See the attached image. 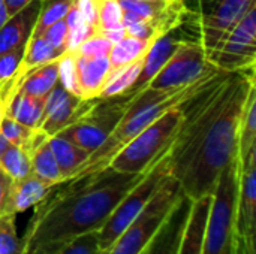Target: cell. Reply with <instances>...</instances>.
<instances>
[{
	"label": "cell",
	"instance_id": "cell-27",
	"mask_svg": "<svg viewBox=\"0 0 256 254\" xmlns=\"http://www.w3.org/2000/svg\"><path fill=\"white\" fill-rule=\"evenodd\" d=\"M64 21L68 24V43H66V51L74 52L84 40L96 34V27L88 24L78 9L75 7V1L70 6L69 12L64 16Z\"/></svg>",
	"mask_w": 256,
	"mask_h": 254
},
{
	"label": "cell",
	"instance_id": "cell-1",
	"mask_svg": "<svg viewBox=\"0 0 256 254\" xmlns=\"http://www.w3.org/2000/svg\"><path fill=\"white\" fill-rule=\"evenodd\" d=\"M255 67L219 72L182 103L183 118L168 151V168L190 201L213 195L222 171L238 156L242 120L256 90Z\"/></svg>",
	"mask_w": 256,
	"mask_h": 254
},
{
	"label": "cell",
	"instance_id": "cell-43",
	"mask_svg": "<svg viewBox=\"0 0 256 254\" xmlns=\"http://www.w3.org/2000/svg\"><path fill=\"white\" fill-rule=\"evenodd\" d=\"M6 84V82H4ZM4 84L0 87V120H2V117H3V114H4Z\"/></svg>",
	"mask_w": 256,
	"mask_h": 254
},
{
	"label": "cell",
	"instance_id": "cell-2",
	"mask_svg": "<svg viewBox=\"0 0 256 254\" xmlns=\"http://www.w3.org/2000/svg\"><path fill=\"white\" fill-rule=\"evenodd\" d=\"M144 174L106 166L54 186L34 207L22 237V254H50L81 235L99 232Z\"/></svg>",
	"mask_w": 256,
	"mask_h": 254
},
{
	"label": "cell",
	"instance_id": "cell-45",
	"mask_svg": "<svg viewBox=\"0 0 256 254\" xmlns=\"http://www.w3.org/2000/svg\"><path fill=\"white\" fill-rule=\"evenodd\" d=\"M148 1H158V3H170L171 0H148Z\"/></svg>",
	"mask_w": 256,
	"mask_h": 254
},
{
	"label": "cell",
	"instance_id": "cell-35",
	"mask_svg": "<svg viewBox=\"0 0 256 254\" xmlns=\"http://www.w3.org/2000/svg\"><path fill=\"white\" fill-rule=\"evenodd\" d=\"M27 43L20 45L16 48H12L6 52L0 54V84L8 82L9 79L14 78V75L16 73L21 60L24 57V51H26Z\"/></svg>",
	"mask_w": 256,
	"mask_h": 254
},
{
	"label": "cell",
	"instance_id": "cell-38",
	"mask_svg": "<svg viewBox=\"0 0 256 254\" xmlns=\"http://www.w3.org/2000/svg\"><path fill=\"white\" fill-rule=\"evenodd\" d=\"M75 7L78 9L81 16L88 24L96 27V31H98V6H96V0H75Z\"/></svg>",
	"mask_w": 256,
	"mask_h": 254
},
{
	"label": "cell",
	"instance_id": "cell-23",
	"mask_svg": "<svg viewBox=\"0 0 256 254\" xmlns=\"http://www.w3.org/2000/svg\"><path fill=\"white\" fill-rule=\"evenodd\" d=\"M50 147L54 153V157L57 160V165L62 171L63 180H69L74 177V174L78 171V168L87 160L90 156L88 151L82 150L72 141L63 138V136H51L50 139Z\"/></svg>",
	"mask_w": 256,
	"mask_h": 254
},
{
	"label": "cell",
	"instance_id": "cell-12",
	"mask_svg": "<svg viewBox=\"0 0 256 254\" xmlns=\"http://www.w3.org/2000/svg\"><path fill=\"white\" fill-rule=\"evenodd\" d=\"M256 145L238 157V192L236 208L237 253L255 254Z\"/></svg>",
	"mask_w": 256,
	"mask_h": 254
},
{
	"label": "cell",
	"instance_id": "cell-8",
	"mask_svg": "<svg viewBox=\"0 0 256 254\" xmlns=\"http://www.w3.org/2000/svg\"><path fill=\"white\" fill-rule=\"evenodd\" d=\"M168 151L164 156H160L147 169L144 177L124 195V198L118 202L111 216L106 219L105 225L98 232L100 254H105L110 250L112 243L138 217V214L144 210L147 202L152 199L154 192L162 184V181L170 175Z\"/></svg>",
	"mask_w": 256,
	"mask_h": 254
},
{
	"label": "cell",
	"instance_id": "cell-26",
	"mask_svg": "<svg viewBox=\"0 0 256 254\" xmlns=\"http://www.w3.org/2000/svg\"><path fill=\"white\" fill-rule=\"evenodd\" d=\"M0 166L14 181L21 180L32 174L30 151L22 147L9 144L4 153L0 156Z\"/></svg>",
	"mask_w": 256,
	"mask_h": 254
},
{
	"label": "cell",
	"instance_id": "cell-11",
	"mask_svg": "<svg viewBox=\"0 0 256 254\" xmlns=\"http://www.w3.org/2000/svg\"><path fill=\"white\" fill-rule=\"evenodd\" d=\"M208 61L220 72H237L256 66V4L248 9L208 54Z\"/></svg>",
	"mask_w": 256,
	"mask_h": 254
},
{
	"label": "cell",
	"instance_id": "cell-31",
	"mask_svg": "<svg viewBox=\"0 0 256 254\" xmlns=\"http://www.w3.org/2000/svg\"><path fill=\"white\" fill-rule=\"evenodd\" d=\"M22 238L18 237L15 228V216H0V254H22Z\"/></svg>",
	"mask_w": 256,
	"mask_h": 254
},
{
	"label": "cell",
	"instance_id": "cell-5",
	"mask_svg": "<svg viewBox=\"0 0 256 254\" xmlns=\"http://www.w3.org/2000/svg\"><path fill=\"white\" fill-rule=\"evenodd\" d=\"M183 118L182 103L168 109L135 138H132L110 162L108 166L124 174H144L164 156L178 130Z\"/></svg>",
	"mask_w": 256,
	"mask_h": 254
},
{
	"label": "cell",
	"instance_id": "cell-33",
	"mask_svg": "<svg viewBox=\"0 0 256 254\" xmlns=\"http://www.w3.org/2000/svg\"><path fill=\"white\" fill-rule=\"evenodd\" d=\"M58 84L64 87L72 94L81 97L80 87L76 81V67H75V57L74 52L66 51L58 58Z\"/></svg>",
	"mask_w": 256,
	"mask_h": 254
},
{
	"label": "cell",
	"instance_id": "cell-13",
	"mask_svg": "<svg viewBox=\"0 0 256 254\" xmlns=\"http://www.w3.org/2000/svg\"><path fill=\"white\" fill-rule=\"evenodd\" d=\"M94 100L96 99L78 97L57 82L45 97L39 130L48 138L56 136L78 118H81L93 106Z\"/></svg>",
	"mask_w": 256,
	"mask_h": 254
},
{
	"label": "cell",
	"instance_id": "cell-6",
	"mask_svg": "<svg viewBox=\"0 0 256 254\" xmlns=\"http://www.w3.org/2000/svg\"><path fill=\"white\" fill-rule=\"evenodd\" d=\"M182 196L178 181L170 174L138 217L122 232L105 254H142Z\"/></svg>",
	"mask_w": 256,
	"mask_h": 254
},
{
	"label": "cell",
	"instance_id": "cell-15",
	"mask_svg": "<svg viewBox=\"0 0 256 254\" xmlns=\"http://www.w3.org/2000/svg\"><path fill=\"white\" fill-rule=\"evenodd\" d=\"M192 201L184 195L177 201L156 235L152 238L142 254H177L178 246L186 229Z\"/></svg>",
	"mask_w": 256,
	"mask_h": 254
},
{
	"label": "cell",
	"instance_id": "cell-44",
	"mask_svg": "<svg viewBox=\"0 0 256 254\" xmlns=\"http://www.w3.org/2000/svg\"><path fill=\"white\" fill-rule=\"evenodd\" d=\"M8 147H9V142L6 141V138H4V136L2 135V132H0V156L4 153V150H6Z\"/></svg>",
	"mask_w": 256,
	"mask_h": 254
},
{
	"label": "cell",
	"instance_id": "cell-17",
	"mask_svg": "<svg viewBox=\"0 0 256 254\" xmlns=\"http://www.w3.org/2000/svg\"><path fill=\"white\" fill-rule=\"evenodd\" d=\"M40 4L42 0L28 3L16 13L10 15L0 27V54L28 42L40 10Z\"/></svg>",
	"mask_w": 256,
	"mask_h": 254
},
{
	"label": "cell",
	"instance_id": "cell-14",
	"mask_svg": "<svg viewBox=\"0 0 256 254\" xmlns=\"http://www.w3.org/2000/svg\"><path fill=\"white\" fill-rule=\"evenodd\" d=\"M182 28H183V22L180 25H177L176 28L170 30L168 33L159 36L156 40H153V43L150 45L147 54L144 55L140 75H138L136 81L134 82V85L130 87V90L128 91V96H134L138 91H141L142 88H146V85L152 81V78L170 60V57L174 54V51L178 48V45L184 39L192 37V36L186 37L184 33H182Z\"/></svg>",
	"mask_w": 256,
	"mask_h": 254
},
{
	"label": "cell",
	"instance_id": "cell-19",
	"mask_svg": "<svg viewBox=\"0 0 256 254\" xmlns=\"http://www.w3.org/2000/svg\"><path fill=\"white\" fill-rule=\"evenodd\" d=\"M212 205V195L192 201L186 229L183 232L177 254H201L202 237Z\"/></svg>",
	"mask_w": 256,
	"mask_h": 254
},
{
	"label": "cell",
	"instance_id": "cell-25",
	"mask_svg": "<svg viewBox=\"0 0 256 254\" xmlns=\"http://www.w3.org/2000/svg\"><path fill=\"white\" fill-rule=\"evenodd\" d=\"M152 43H153L152 40L136 39L132 36H124L117 43H112V46L108 52L111 70H116L118 67H123V66L138 60V58H142L147 54Z\"/></svg>",
	"mask_w": 256,
	"mask_h": 254
},
{
	"label": "cell",
	"instance_id": "cell-4",
	"mask_svg": "<svg viewBox=\"0 0 256 254\" xmlns=\"http://www.w3.org/2000/svg\"><path fill=\"white\" fill-rule=\"evenodd\" d=\"M238 192V156L222 171L212 195L201 254H237L236 208Z\"/></svg>",
	"mask_w": 256,
	"mask_h": 254
},
{
	"label": "cell",
	"instance_id": "cell-46",
	"mask_svg": "<svg viewBox=\"0 0 256 254\" xmlns=\"http://www.w3.org/2000/svg\"><path fill=\"white\" fill-rule=\"evenodd\" d=\"M3 84H4V82H3ZM3 84H0V87H2V85H3Z\"/></svg>",
	"mask_w": 256,
	"mask_h": 254
},
{
	"label": "cell",
	"instance_id": "cell-42",
	"mask_svg": "<svg viewBox=\"0 0 256 254\" xmlns=\"http://www.w3.org/2000/svg\"><path fill=\"white\" fill-rule=\"evenodd\" d=\"M9 16L10 15H9V10H8V6H6L4 0H0V27L8 21Z\"/></svg>",
	"mask_w": 256,
	"mask_h": 254
},
{
	"label": "cell",
	"instance_id": "cell-20",
	"mask_svg": "<svg viewBox=\"0 0 256 254\" xmlns=\"http://www.w3.org/2000/svg\"><path fill=\"white\" fill-rule=\"evenodd\" d=\"M50 138L44 135L39 129L36 138L30 147V162H32V172L44 180L51 186H57L63 183L62 171L57 165L54 153L50 147Z\"/></svg>",
	"mask_w": 256,
	"mask_h": 254
},
{
	"label": "cell",
	"instance_id": "cell-37",
	"mask_svg": "<svg viewBox=\"0 0 256 254\" xmlns=\"http://www.w3.org/2000/svg\"><path fill=\"white\" fill-rule=\"evenodd\" d=\"M111 46H112V43L108 39H105L99 34H94V36L88 37L87 40H84L74 52L86 55V57H99V55H108Z\"/></svg>",
	"mask_w": 256,
	"mask_h": 254
},
{
	"label": "cell",
	"instance_id": "cell-28",
	"mask_svg": "<svg viewBox=\"0 0 256 254\" xmlns=\"http://www.w3.org/2000/svg\"><path fill=\"white\" fill-rule=\"evenodd\" d=\"M75 0H42L40 10L30 37L40 36L44 30L58 19H63ZM28 37V39H30Z\"/></svg>",
	"mask_w": 256,
	"mask_h": 254
},
{
	"label": "cell",
	"instance_id": "cell-3",
	"mask_svg": "<svg viewBox=\"0 0 256 254\" xmlns=\"http://www.w3.org/2000/svg\"><path fill=\"white\" fill-rule=\"evenodd\" d=\"M219 73V72H218ZM216 73V75H218ZM216 75L202 78L188 87L176 88V90H152L142 88L136 94H134L126 106L123 117L120 118L116 129L110 133L105 142L93 151L87 160L78 168L72 178L87 175L90 172L100 171L106 168L111 159L141 130H144L150 123L165 114L168 109L183 103L200 90H202ZM70 180V178H69Z\"/></svg>",
	"mask_w": 256,
	"mask_h": 254
},
{
	"label": "cell",
	"instance_id": "cell-41",
	"mask_svg": "<svg viewBox=\"0 0 256 254\" xmlns=\"http://www.w3.org/2000/svg\"><path fill=\"white\" fill-rule=\"evenodd\" d=\"M32 1H34V0H4V3L8 6V10H9V15L16 13L18 10H21L24 6H27Z\"/></svg>",
	"mask_w": 256,
	"mask_h": 254
},
{
	"label": "cell",
	"instance_id": "cell-7",
	"mask_svg": "<svg viewBox=\"0 0 256 254\" xmlns=\"http://www.w3.org/2000/svg\"><path fill=\"white\" fill-rule=\"evenodd\" d=\"M184 22L201 42L207 55L248 12L256 0H182Z\"/></svg>",
	"mask_w": 256,
	"mask_h": 254
},
{
	"label": "cell",
	"instance_id": "cell-30",
	"mask_svg": "<svg viewBox=\"0 0 256 254\" xmlns=\"http://www.w3.org/2000/svg\"><path fill=\"white\" fill-rule=\"evenodd\" d=\"M0 132L10 145H18L30 151V147L36 138L38 129H30L3 114L0 120Z\"/></svg>",
	"mask_w": 256,
	"mask_h": 254
},
{
	"label": "cell",
	"instance_id": "cell-32",
	"mask_svg": "<svg viewBox=\"0 0 256 254\" xmlns=\"http://www.w3.org/2000/svg\"><path fill=\"white\" fill-rule=\"evenodd\" d=\"M96 6H98V31L122 24L123 9L118 0H96Z\"/></svg>",
	"mask_w": 256,
	"mask_h": 254
},
{
	"label": "cell",
	"instance_id": "cell-9",
	"mask_svg": "<svg viewBox=\"0 0 256 254\" xmlns=\"http://www.w3.org/2000/svg\"><path fill=\"white\" fill-rule=\"evenodd\" d=\"M218 72L220 70L208 61V55L201 42L195 37H188L146 87L152 90L183 88Z\"/></svg>",
	"mask_w": 256,
	"mask_h": 254
},
{
	"label": "cell",
	"instance_id": "cell-29",
	"mask_svg": "<svg viewBox=\"0 0 256 254\" xmlns=\"http://www.w3.org/2000/svg\"><path fill=\"white\" fill-rule=\"evenodd\" d=\"M256 145V90L250 94L242 120L238 136V157H244Z\"/></svg>",
	"mask_w": 256,
	"mask_h": 254
},
{
	"label": "cell",
	"instance_id": "cell-36",
	"mask_svg": "<svg viewBox=\"0 0 256 254\" xmlns=\"http://www.w3.org/2000/svg\"><path fill=\"white\" fill-rule=\"evenodd\" d=\"M44 36L60 54H64L66 52V43H68V24L63 19H58L56 21L54 24L48 25L44 33L40 34Z\"/></svg>",
	"mask_w": 256,
	"mask_h": 254
},
{
	"label": "cell",
	"instance_id": "cell-21",
	"mask_svg": "<svg viewBox=\"0 0 256 254\" xmlns=\"http://www.w3.org/2000/svg\"><path fill=\"white\" fill-rule=\"evenodd\" d=\"M44 106L45 99L16 90L4 100V115L30 129H39Z\"/></svg>",
	"mask_w": 256,
	"mask_h": 254
},
{
	"label": "cell",
	"instance_id": "cell-16",
	"mask_svg": "<svg viewBox=\"0 0 256 254\" xmlns=\"http://www.w3.org/2000/svg\"><path fill=\"white\" fill-rule=\"evenodd\" d=\"M52 187L54 186L45 183L33 172L21 180L12 181V187L3 214L16 216L27 211L28 208H34L40 201L48 196Z\"/></svg>",
	"mask_w": 256,
	"mask_h": 254
},
{
	"label": "cell",
	"instance_id": "cell-40",
	"mask_svg": "<svg viewBox=\"0 0 256 254\" xmlns=\"http://www.w3.org/2000/svg\"><path fill=\"white\" fill-rule=\"evenodd\" d=\"M96 34H99V36H102V37L108 39L111 43H117V42H118V40H122L124 36H128V34H126V30H124V27H123V24L116 25V27H111V28L99 30Z\"/></svg>",
	"mask_w": 256,
	"mask_h": 254
},
{
	"label": "cell",
	"instance_id": "cell-10",
	"mask_svg": "<svg viewBox=\"0 0 256 254\" xmlns=\"http://www.w3.org/2000/svg\"><path fill=\"white\" fill-rule=\"evenodd\" d=\"M132 96L123 94L112 99H96L93 106L75 123L57 133L90 154L96 151L123 117Z\"/></svg>",
	"mask_w": 256,
	"mask_h": 254
},
{
	"label": "cell",
	"instance_id": "cell-39",
	"mask_svg": "<svg viewBox=\"0 0 256 254\" xmlns=\"http://www.w3.org/2000/svg\"><path fill=\"white\" fill-rule=\"evenodd\" d=\"M12 181L14 180L0 166V216L4 213V207H6V201L12 187Z\"/></svg>",
	"mask_w": 256,
	"mask_h": 254
},
{
	"label": "cell",
	"instance_id": "cell-34",
	"mask_svg": "<svg viewBox=\"0 0 256 254\" xmlns=\"http://www.w3.org/2000/svg\"><path fill=\"white\" fill-rule=\"evenodd\" d=\"M50 254H100L98 232L81 235Z\"/></svg>",
	"mask_w": 256,
	"mask_h": 254
},
{
	"label": "cell",
	"instance_id": "cell-22",
	"mask_svg": "<svg viewBox=\"0 0 256 254\" xmlns=\"http://www.w3.org/2000/svg\"><path fill=\"white\" fill-rule=\"evenodd\" d=\"M58 58L32 69L20 81V84L9 94H6V97H9L14 91L21 90L30 96L45 99L48 96V93L54 88V85L58 82ZM6 97H4V100H6Z\"/></svg>",
	"mask_w": 256,
	"mask_h": 254
},
{
	"label": "cell",
	"instance_id": "cell-18",
	"mask_svg": "<svg viewBox=\"0 0 256 254\" xmlns=\"http://www.w3.org/2000/svg\"><path fill=\"white\" fill-rule=\"evenodd\" d=\"M74 57H75L76 81H78L81 97L96 99L111 73V64L108 55L86 57L74 52Z\"/></svg>",
	"mask_w": 256,
	"mask_h": 254
},
{
	"label": "cell",
	"instance_id": "cell-24",
	"mask_svg": "<svg viewBox=\"0 0 256 254\" xmlns=\"http://www.w3.org/2000/svg\"><path fill=\"white\" fill-rule=\"evenodd\" d=\"M142 58H138L123 67H118L116 70H111L108 79L105 81L102 90L99 91L96 99H112L117 96L128 94L134 82L136 81L141 66H142Z\"/></svg>",
	"mask_w": 256,
	"mask_h": 254
}]
</instances>
